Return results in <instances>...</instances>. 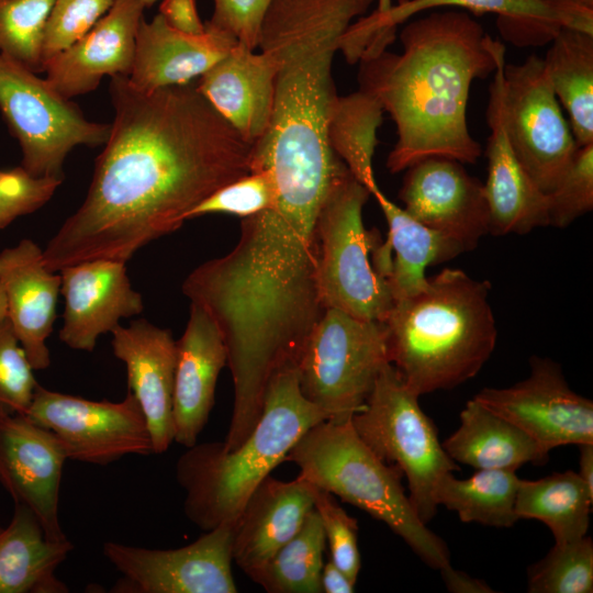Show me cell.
Segmentation results:
<instances>
[{
    "label": "cell",
    "mask_w": 593,
    "mask_h": 593,
    "mask_svg": "<svg viewBox=\"0 0 593 593\" xmlns=\"http://www.w3.org/2000/svg\"><path fill=\"white\" fill-rule=\"evenodd\" d=\"M233 524L205 532L176 549H149L115 541L103 556L121 573L114 593H236L232 573Z\"/></svg>",
    "instance_id": "12"
},
{
    "label": "cell",
    "mask_w": 593,
    "mask_h": 593,
    "mask_svg": "<svg viewBox=\"0 0 593 593\" xmlns=\"http://www.w3.org/2000/svg\"><path fill=\"white\" fill-rule=\"evenodd\" d=\"M144 9L141 0H115L82 37L45 63V79L71 99L93 91L104 76H128Z\"/></svg>",
    "instance_id": "20"
},
{
    "label": "cell",
    "mask_w": 593,
    "mask_h": 593,
    "mask_svg": "<svg viewBox=\"0 0 593 593\" xmlns=\"http://www.w3.org/2000/svg\"><path fill=\"white\" fill-rule=\"evenodd\" d=\"M400 40L401 54L384 48L360 58L359 90L381 104L396 128L387 168L398 174L435 156L475 164L482 147L468 128L470 88L494 72L504 45L463 10L413 20Z\"/></svg>",
    "instance_id": "2"
},
{
    "label": "cell",
    "mask_w": 593,
    "mask_h": 593,
    "mask_svg": "<svg viewBox=\"0 0 593 593\" xmlns=\"http://www.w3.org/2000/svg\"><path fill=\"white\" fill-rule=\"evenodd\" d=\"M519 480L513 469H480L466 480L447 472L436 485L435 501L465 523L511 527L519 519L515 513Z\"/></svg>",
    "instance_id": "31"
},
{
    "label": "cell",
    "mask_w": 593,
    "mask_h": 593,
    "mask_svg": "<svg viewBox=\"0 0 593 593\" xmlns=\"http://www.w3.org/2000/svg\"><path fill=\"white\" fill-rule=\"evenodd\" d=\"M314 510L323 526L331 560L356 583L361 568L356 518L338 505L333 494L317 488Z\"/></svg>",
    "instance_id": "40"
},
{
    "label": "cell",
    "mask_w": 593,
    "mask_h": 593,
    "mask_svg": "<svg viewBox=\"0 0 593 593\" xmlns=\"http://www.w3.org/2000/svg\"><path fill=\"white\" fill-rule=\"evenodd\" d=\"M593 503L591 492L578 472H556L538 480H519L515 513L521 518L545 523L555 542L586 536Z\"/></svg>",
    "instance_id": "30"
},
{
    "label": "cell",
    "mask_w": 593,
    "mask_h": 593,
    "mask_svg": "<svg viewBox=\"0 0 593 593\" xmlns=\"http://www.w3.org/2000/svg\"><path fill=\"white\" fill-rule=\"evenodd\" d=\"M63 444L49 429L22 414L0 415V484L15 504L29 507L45 535L67 540L59 522Z\"/></svg>",
    "instance_id": "15"
},
{
    "label": "cell",
    "mask_w": 593,
    "mask_h": 593,
    "mask_svg": "<svg viewBox=\"0 0 593 593\" xmlns=\"http://www.w3.org/2000/svg\"><path fill=\"white\" fill-rule=\"evenodd\" d=\"M7 317V300L3 288L0 284V321Z\"/></svg>",
    "instance_id": "47"
},
{
    "label": "cell",
    "mask_w": 593,
    "mask_h": 593,
    "mask_svg": "<svg viewBox=\"0 0 593 593\" xmlns=\"http://www.w3.org/2000/svg\"><path fill=\"white\" fill-rule=\"evenodd\" d=\"M455 7L473 14L494 13L502 37L517 47L550 43L562 27L593 33V3L588 0H400L387 12L361 16L347 30L349 42L365 49L380 34L418 12Z\"/></svg>",
    "instance_id": "14"
},
{
    "label": "cell",
    "mask_w": 593,
    "mask_h": 593,
    "mask_svg": "<svg viewBox=\"0 0 593 593\" xmlns=\"http://www.w3.org/2000/svg\"><path fill=\"white\" fill-rule=\"evenodd\" d=\"M355 584L332 560L324 563L321 574L322 592L353 593Z\"/></svg>",
    "instance_id": "45"
},
{
    "label": "cell",
    "mask_w": 593,
    "mask_h": 593,
    "mask_svg": "<svg viewBox=\"0 0 593 593\" xmlns=\"http://www.w3.org/2000/svg\"><path fill=\"white\" fill-rule=\"evenodd\" d=\"M74 545L46 537L35 514L15 504L12 518L0 532V593H66L56 575Z\"/></svg>",
    "instance_id": "27"
},
{
    "label": "cell",
    "mask_w": 593,
    "mask_h": 593,
    "mask_svg": "<svg viewBox=\"0 0 593 593\" xmlns=\"http://www.w3.org/2000/svg\"><path fill=\"white\" fill-rule=\"evenodd\" d=\"M441 446L454 461L477 470H517L527 462L542 465L548 458L526 433L474 399L467 402L459 427Z\"/></svg>",
    "instance_id": "28"
},
{
    "label": "cell",
    "mask_w": 593,
    "mask_h": 593,
    "mask_svg": "<svg viewBox=\"0 0 593 593\" xmlns=\"http://www.w3.org/2000/svg\"><path fill=\"white\" fill-rule=\"evenodd\" d=\"M544 61L578 146L593 143V33L562 27Z\"/></svg>",
    "instance_id": "29"
},
{
    "label": "cell",
    "mask_w": 593,
    "mask_h": 593,
    "mask_svg": "<svg viewBox=\"0 0 593 593\" xmlns=\"http://www.w3.org/2000/svg\"><path fill=\"white\" fill-rule=\"evenodd\" d=\"M277 66L264 52L237 43L195 83L217 113L251 146L270 123Z\"/></svg>",
    "instance_id": "25"
},
{
    "label": "cell",
    "mask_w": 593,
    "mask_h": 593,
    "mask_svg": "<svg viewBox=\"0 0 593 593\" xmlns=\"http://www.w3.org/2000/svg\"><path fill=\"white\" fill-rule=\"evenodd\" d=\"M399 198L411 217L468 250L489 233L483 182L456 159L428 157L406 168Z\"/></svg>",
    "instance_id": "16"
},
{
    "label": "cell",
    "mask_w": 593,
    "mask_h": 593,
    "mask_svg": "<svg viewBox=\"0 0 593 593\" xmlns=\"http://www.w3.org/2000/svg\"><path fill=\"white\" fill-rule=\"evenodd\" d=\"M159 13L176 31L189 35H201L205 32V23L199 16L195 0H163Z\"/></svg>",
    "instance_id": "43"
},
{
    "label": "cell",
    "mask_w": 593,
    "mask_h": 593,
    "mask_svg": "<svg viewBox=\"0 0 593 593\" xmlns=\"http://www.w3.org/2000/svg\"><path fill=\"white\" fill-rule=\"evenodd\" d=\"M579 472L578 474L586 484L588 489L593 492V444L579 445Z\"/></svg>",
    "instance_id": "46"
},
{
    "label": "cell",
    "mask_w": 593,
    "mask_h": 593,
    "mask_svg": "<svg viewBox=\"0 0 593 593\" xmlns=\"http://www.w3.org/2000/svg\"><path fill=\"white\" fill-rule=\"evenodd\" d=\"M0 284L7 318L34 370L51 366L46 340L53 332L61 277L49 270L32 239L0 251Z\"/></svg>",
    "instance_id": "21"
},
{
    "label": "cell",
    "mask_w": 593,
    "mask_h": 593,
    "mask_svg": "<svg viewBox=\"0 0 593 593\" xmlns=\"http://www.w3.org/2000/svg\"><path fill=\"white\" fill-rule=\"evenodd\" d=\"M418 398L389 363L351 424L379 459L401 469L407 480L410 502L427 524L437 512L435 490L439 479L459 467L444 450Z\"/></svg>",
    "instance_id": "8"
},
{
    "label": "cell",
    "mask_w": 593,
    "mask_h": 593,
    "mask_svg": "<svg viewBox=\"0 0 593 593\" xmlns=\"http://www.w3.org/2000/svg\"><path fill=\"white\" fill-rule=\"evenodd\" d=\"M284 461L298 466V477L383 522L429 567L440 570L450 564L446 544L421 521L405 494L401 469L379 459L351 419L312 426Z\"/></svg>",
    "instance_id": "5"
},
{
    "label": "cell",
    "mask_w": 593,
    "mask_h": 593,
    "mask_svg": "<svg viewBox=\"0 0 593 593\" xmlns=\"http://www.w3.org/2000/svg\"><path fill=\"white\" fill-rule=\"evenodd\" d=\"M505 125L521 165L546 194L558 184L579 146L553 92L544 58L528 56L503 69Z\"/></svg>",
    "instance_id": "10"
},
{
    "label": "cell",
    "mask_w": 593,
    "mask_h": 593,
    "mask_svg": "<svg viewBox=\"0 0 593 593\" xmlns=\"http://www.w3.org/2000/svg\"><path fill=\"white\" fill-rule=\"evenodd\" d=\"M505 49L497 56L492 74L486 121L490 127L485 155L488 176L483 183L489 208V233L502 236L524 235L549 226L548 195L521 165L508 139L505 125L504 78Z\"/></svg>",
    "instance_id": "17"
},
{
    "label": "cell",
    "mask_w": 593,
    "mask_h": 593,
    "mask_svg": "<svg viewBox=\"0 0 593 593\" xmlns=\"http://www.w3.org/2000/svg\"><path fill=\"white\" fill-rule=\"evenodd\" d=\"M376 198L388 224L387 242L376 246L374 254L388 259L382 272L393 302L422 291L428 282L425 270L469 251L460 242L411 217L377 189Z\"/></svg>",
    "instance_id": "26"
},
{
    "label": "cell",
    "mask_w": 593,
    "mask_h": 593,
    "mask_svg": "<svg viewBox=\"0 0 593 593\" xmlns=\"http://www.w3.org/2000/svg\"><path fill=\"white\" fill-rule=\"evenodd\" d=\"M126 262L94 259L60 269L65 299L60 340L71 349L93 351L99 336L112 333L122 318L142 313L141 293L133 289Z\"/></svg>",
    "instance_id": "18"
},
{
    "label": "cell",
    "mask_w": 593,
    "mask_h": 593,
    "mask_svg": "<svg viewBox=\"0 0 593 593\" xmlns=\"http://www.w3.org/2000/svg\"><path fill=\"white\" fill-rule=\"evenodd\" d=\"M588 1L593 2V0H588Z\"/></svg>",
    "instance_id": "50"
},
{
    "label": "cell",
    "mask_w": 593,
    "mask_h": 593,
    "mask_svg": "<svg viewBox=\"0 0 593 593\" xmlns=\"http://www.w3.org/2000/svg\"><path fill=\"white\" fill-rule=\"evenodd\" d=\"M325 545L323 526L313 508L300 530L247 575L268 593H321Z\"/></svg>",
    "instance_id": "33"
},
{
    "label": "cell",
    "mask_w": 593,
    "mask_h": 593,
    "mask_svg": "<svg viewBox=\"0 0 593 593\" xmlns=\"http://www.w3.org/2000/svg\"><path fill=\"white\" fill-rule=\"evenodd\" d=\"M490 289L446 268L418 293L393 302L384 320L390 362L418 396L474 378L492 355L497 331Z\"/></svg>",
    "instance_id": "3"
},
{
    "label": "cell",
    "mask_w": 593,
    "mask_h": 593,
    "mask_svg": "<svg viewBox=\"0 0 593 593\" xmlns=\"http://www.w3.org/2000/svg\"><path fill=\"white\" fill-rule=\"evenodd\" d=\"M315 493L316 486L300 477H266L233 524V562L249 574L268 561L300 530L314 508Z\"/></svg>",
    "instance_id": "23"
},
{
    "label": "cell",
    "mask_w": 593,
    "mask_h": 593,
    "mask_svg": "<svg viewBox=\"0 0 593 593\" xmlns=\"http://www.w3.org/2000/svg\"><path fill=\"white\" fill-rule=\"evenodd\" d=\"M529 593L593 592V541L588 535L553 547L527 571Z\"/></svg>",
    "instance_id": "34"
},
{
    "label": "cell",
    "mask_w": 593,
    "mask_h": 593,
    "mask_svg": "<svg viewBox=\"0 0 593 593\" xmlns=\"http://www.w3.org/2000/svg\"><path fill=\"white\" fill-rule=\"evenodd\" d=\"M63 180L33 177L21 166L0 169V230L45 205Z\"/></svg>",
    "instance_id": "41"
},
{
    "label": "cell",
    "mask_w": 593,
    "mask_h": 593,
    "mask_svg": "<svg viewBox=\"0 0 593 593\" xmlns=\"http://www.w3.org/2000/svg\"><path fill=\"white\" fill-rule=\"evenodd\" d=\"M54 0H0V53L34 72L43 71L42 48Z\"/></svg>",
    "instance_id": "35"
},
{
    "label": "cell",
    "mask_w": 593,
    "mask_h": 593,
    "mask_svg": "<svg viewBox=\"0 0 593 593\" xmlns=\"http://www.w3.org/2000/svg\"><path fill=\"white\" fill-rule=\"evenodd\" d=\"M391 363L384 322L325 309L310 333L296 369L303 396L327 421L361 411L382 369Z\"/></svg>",
    "instance_id": "7"
},
{
    "label": "cell",
    "mask_w": 593,
    "mask_h": 593,
    "mask_svg": "<svg viewBox=\"0 0 593 593\" xmlns=\"http://www.w3.org/2000/svg\"><path fill=\"white\" fill-rule=\"evenodd\" d=\"M272 0H213L214 10L205 24L233 35L244 47H258L262 20Z\"/></svg>",
    "instance_id": "42"
},
{
    "label": "cell",
    "mask_w": 593,
    "mask_h": 593,
    "mask_svg": "<svg viewBox=\"0 0 593 593\" xmlns=\"http://www.w3.org/2000/svg\"><path fill=\"white\" fill-rule=\"evenodd\" d=\"M325 414L307 401L298 369L287 368L270 380L261 416L235 449L222 441L194 444L176 463V479L184 491L183 512L203 532L234 524L247 499L312 426Z\"/></svg>",
    "instance_id": "4"
},
{
    "label": "cell",
    "mask_w": 593,
    "mask_h": 593,
    "mask_svg": "<svg viewBox=\"0 0 593 593\" xmlns=\"http://www.w3.org/2000/svg\"><path fill=\"white\" fill-rule=\"evenodd\" d=\"M114 2L115 0H54L43 38V71L47 60L82 37Z\"/></svg>",
    "instance_id": "39"
},
{
    "label": "cell",
    "mask_w": 593,
    "mask_h": 593,
    "mask_svg": "<svg viewBox=\"0 0 593 593\" xmlns=\"http://www.w3.org/2000/svg\"><path fill=\"white\" fill-rule=\"evenodd\" d=\"M227 365L220 329L199 305L190 303L184 332L177 340L172 418L174 441L189 448L209 421L216 382Z\"/></svg>",
    "instance_id": "22"
},
{
    "label": "cell",
    "mask_w": 593,
    "mask_h": 593,
    "mask_svg": "<svg viewBox=\"0 0 593 593\" xmlns=\"http://www.w3.org/2000/svg\"><path fill=\"white\" fill-rule=\"evenodd\" d=\"M10 321H0V415H24L37 382Z\"/></svg>",
    "instance_id": "38"
},
{
    "label": "cell",
    "mask_w": 593,
    "mask_h": 593,
    "mask_svg": "<svg viewBox=\"0 0 593 593\" xmlns=\"http://www.w3.org/2000/svg\"><path fill=\"white\" fill-rule=\"evenodd\" d=\"M277 198L273 174L268 169L251 171L210 194L189 212L188 220L212 213L244 219L272 206Z\"/></svg>",
    "instance_id": "36"
},
{
    "label": "cell",
    "mask_w": 593,
    "mask_h": 593,
    "mask_svg": "<svg viewBox=\"0 0 593 593\" xmlns=\"http://www.w3.org/2000/svg\"><path fill=\"white\" fill-rule=\"evenodd\" d=\"M383 113L381 104L373 97L359 90L336 98L327 125L333 152L371 195L379 189L372 158Z\"/></svg>",
    "instance_id": "32"
},
{
    "label": "cell",
    "mask_w": 593,
    "mask_h": 593,
    "mask_svg": "<svg viewBox=\"0 0 593 593\" xmlns=\"http://www.w3.org/2000/svg\"><path fill=\"white\" fill-rule=\"evenodd\" d=\"M238 42L205 24L201 35H189L167 24L160 13L141 21L135 38L134 63L127 76L138 91L190 83L222 59Z\"/></svg>",
    "instance_id": "24"
},
{
    "label": "cell",
    "mask_w": 593,
    "mask_h": 593,
    "mask_svg": "<svg viewBox=\"0 0 593 593\" xmlns=\"http://www.w3.org/2000/svg\"><path fill=\"white\" fill-rule=\"evenodd\" d=\"M0 110L19 141L20 166L33 177L64 180L63 165L74 147L104 145L110 135L111 124L89 121L45 78L1 53Z\"/></svg>",
    "instance_id": "9"
},
{
    "label": "cell",
    "mask_w": 593,
    "mask_h": 593,
    "mask_svg": "<svg viewBox=\"0 0 593 593\" xmlns=\"http://www.w3.org/2000/svg\"><path fill=\"white\" fill-rule=\"evenodd\" d=\"M370 195L348 169L331 188L317 220L318 291L324 310L384 322L393 299L372 261L378 236L362 220Z\"/></svg>",
    "instance_id": "6"
},
{
    "label": "cell",
    "mask_w": 593,
    "mask_h": 593,
    "mask_svg": "<svg viewBox=\"0 0 593 593\" xmlns=\"http://www.w3.org/2000/svg\"><path fill=\"white\" fill-rule=\"evenodd\" d=\"M1 529H2V528L0 527V532H1Z\"/></svg>",
    "instance_id": "51"
},
{
    "label": "cell",
    "mask_w": 593,
    "mask_h": 593,
    "mask_svg": "<svg viewBox=\"0 0 593 593\" xmlns=\"http://www.w3.org/2000/svg\"><path fill=\"white\" fill-rule=\"evenodd\" d=\"M448 591L455 593H491L493 590L483 581L474 579L466 572L454 569L450 564L440 570Z\"/></svg>",
    "instance_id": "44"
},
{
    "label": "cell",
    "mask_w": 593,
    "mask_h": 593,
    "mask_svg": "<svg viewBox=\"0 0 593 593\" xmlns=\"http://www.w3.org/2000/svg\"><path fill=\"white\" fill-rule=\"evenodd\" d=\"M109 91L114 120L86 199L43 249L52 271L85 260L127 262L250 172L251 145L195 85L142 92L118 75Z\"/></svg>",
    "instance_id": "1"
},
{
    "label": "cell",
    "mask_w": 593,
    "mask_h": 593,
    "mask_svg": "<svg viewBox=\"0 0 593 593\" xmlns=\"http://www.w3.org/2000/svg\"><path fill=\"white\" fill-rule=\"evenodd\" d=\"M143 4L146 7L153 5L157 0H141Z\"/></svg>",
    "instance_id": "49"
},
{
    "label": "cell",
    "mask_w": 593,
    "mask_h": 593,
    "mask_svg": "<svg viewBox=\"0 0 593 593\" xmlns=\"http://www.w3.org/2000/svg\"><path fill=\"white\" fill-rule=\"evenodd\" d=\"M548 195L549 226L566 228L593 209V143L580 146Z\"/></svg>",
    "instance_id": "37"
},
{
    "label": "cell",
    "mask_w": 593,
    "mask_h": 593,
    "mask_svg": "<svg viewBox=\"0 0 593 593\" xmlns=\"http://www.w3.org/2000/svg\"><path fill=\"white\" fill-rule=\"evenodd\" d=\"M528 378L484 388L473 399L526 433L546 454L564 445L593 444V402L574 392L556 361L534 356Z\"/></svg>",
    "instance_id": "13"
},
{
    "label": "cell",
    "mask_w": 593,
    "mask_h": 593,
    "mask_svg": "<svg viewBox=\"0 0 593 593\" xmlns=\"http://www.w3.org/2000/svg\"><path fill=\"white\" fill-rule=\"evenodd\" d=\"M24 415L52 430L70 460L105 466L127 455L154 454L147 421L131 391L121 402L92 401L37 384Z\"/></svg>",
    "instance_id": "11"
},
{
    "label": "cell",
    "mask_w": 593,
    "mask_h": 593,
    "mask_svg": "<svg viewBox=\"0 0 593 593\" xmlns=\"http://www.w3.org/2000/svg\"><path fill=\"white\" fill-rule=\"evenodd\" d=\"M377 1H378V7L376 9V12L378 13H384L393 5L391 0H377Z\"/></svg>",
    "instance_id": "48"
},
{
    "label": "cell",
    "mask_w": 593,
    "mask_h": 593,
    "mask_svg": "<svg viewBox=\"0 0 593 593\" xmlns=\"http://www.w3.org/2000/svg\"><path fill=\"white\" fill-rule=\"evenodd\" d=\"M114 356L126 368L128 391L137 400L148 424L154 454L174 443V388L177 340L169 329L145 318L112 333Z\"/></svg>",
    "instance_id": "19"
}]
</instances>
